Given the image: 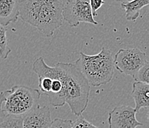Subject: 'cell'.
<instances>
[{
	"label": "cell",
	"instance_id": "cell-1",
	"mask_svg": "<svg viewBox=\"0 0 149 128\" xmlns=\"http://www.w3.org/2000/svg\"><path fill=\"white\" fill-rule=\"evenodd\" d=\"M19 5L20 19L36 28L47 37L53 36L62 26L64 1L24 0L19 1Z\"/></svg>",
	"mask_w": 149,
	"mask_h": 128
},
{
	"label": "cell",
	"instance_id": "cell-2",
	"mask_svg": "<svg viewBox=\"0 0 149 128\" xmlns=\"http://www.w3.org/2000/svg\"><path fill=\"white\" fill-rule=\"evenodd\" d=\"M74 64L93 87L108 84L113 79L114 59L111 51L105 47L99 53L92 56L80 52L79 59Z\"/></svg>",
	"mask_w": 149,
	"mask_h": 128
},
{
	"label": "cell",
	"instance_id": "cell-3",
	"mask_svg": "<svg viewBox=\"0 0 149 128\" xmlns=\"http://www.w3.org/2000/svg\"><path fill=\"white\" fill-rule=\"evenodd\" d=\"M65 78L66 103L77 117L86 110L90 96V84L74 63L63 62Z\"/></svg>",
	"mask_w": 149,
	"mask_h": 128
},
{
	"label": "cell",
	"instance_id": "cell-4",
	"mask_svg": "<svg viewBox=\"0 0 149 128\" xmlns=\"http://www.w3.org/2000/svg\"><path fill=\"white\" fill-rule=\"evenodd\" d=\"M2 110L6 116L24 117L38 106L41 96L39 89L24 85H15L5 90Z\"/></svg>",
	"mask_w": 149,
	"mask_h": 128
},
{
	"label": "cell",
	"instance_id": "cell-5",
	"mask_svg": "<svg viewBox=\"0 0 149 128\" xmlns=\"http://www.w3.org/2000/svg\"><path fill=\"white\" fill-rule=\"evenodd\" d=\"M32 70L40 77H51L53 79L52 87L48 99L50 103L55 107L64 106L65 99V78L63 62H58L54 67L46 64L43 57H39L33 63Z\"/></svg>",
	"mask_w": 149,
	"mask_h": 128
},
{
	"label": "cell",
	"instance_id": "cell-6",
	"mask_svg": "<svg viewBox=\"0 0 149 128\" xmlns=\"http://www.w3.org/2000/svg\"><path fill=\"white\" fill-rule=\"evenodd\" d=\"M146 53L137 48L120 49L114 56V66L124 75L135 79L139 70L147 62Z\"/></svg>",
	"mask_w": 149,
	"mask_h": 128
},
{
	"label": "cell",
	"instance_id": "cell-7",
	"mask_svg": "<svg viewBox=\"0 0 149 128\" xmlns=\"http://www.w3.org/2000/svg\"><path fill=\"white\" fill-rule=\"evenodd\" d=\"M62 17L70 27H77L81 22L98 25L92 13L90 1L88 0L64 1Z\"/></svg>",
	"mask_w": 149,
	"mask_h": 128
},
{
	"label": "cell",
	"instance_id": "cell-8",
	"mask_svg": "<svg viewBox=\"0 0 149 128\" xmlns=\"http://www.w3.org/2000/svg\"><path fill=\"white\" fill-rule=\"evenodd\" d=\"M135 108L128 105L114 107L108 113V122L109 128H136L143 126L136 117Z\"/></svg>",
	"mask_w": 149,
	"mask_h": 128
},
{
	"label": "cell",
	"instance_id": "cell-9",
	"mask_svg": "<svg viewBox=\"0 0 149 128\" xmlns=\"http://www.w3.org/2000/svg\"><path fill=\"white\" fill-rule=\"evenodd\" d=\"M52 122L50 107L38 105L23 117V127L24 128H50Z\"/></svg>",
	"mask_w": 149,
	"mask_h": 128
},
{
	"label": "cell",
	"instance_id": "cell-10",
	"mask_svg": "<svg viewBox=\"0 0 149 128\" xmlns=\"http://www.w3.org/2000/svg\"><path fill=\"white\" fill-rule=\"evenodd\" d=\"M19 18V1L0 0V25L7 27Z\"/></svg>",
	"mask_w": 149,
	"mask_h": 128
},
{
	"label": "cell",
	"instance_id": "cell-11",
	"mask_svg": "<svg viewBox=\"0 0 149 128\" xmlns=\"http://www.w3.org/2000/svg\"><path fill=\"white\" fill-rule=\"evenodd\" d=\"M131 95L134 100L136 113L142 108H149V84L135 82L132 84Z\"/></svg>",
	"mask_w": 149,
	"mask_h": 128
},
{
	"label": "cell",
	"instance_id": "cell-12",
	"mask_svg": "<svg viewBox=\"0 0 149 128\" xmlns=\"http://www.w3.org/2000/svg\"><path fill=\"white\" fill-rule=\"evenodd\" d=\"M149 5V0L126 1L121 3L122 8L125 11V17L128 21H136L139 17L141 9Z\"/></svg>",
	"mask_w": 149,
	"mask_h": 128
},
{
	"label": "cell",
	"instance_id": "cell-13",
	"mask_svg": "<svg viewBox=\"0 0 149 128\" xmlns=\"http://www.w3.org/2000/svg\"><path fill=\"white\" fill-rule=\"evenodd\" d=\"M10 52L11 49L9 48L7 38V28L0 25V57L2 59H6Z\"/></svg>",
	"mask_w": 149,
	"mask_h": 128
},
{
	"label": "cell",
	"instance_id": "cell-14",
	"mask_svg": "<svg viewBox=\"0 0 149 128\" xmlns=\"http://www.w3.org/2000/svg\"><path fill=\"white\" fill-rule=\"evenodd\" d=\"M0 128H24L23 117L5 116L0 120Z\"/></svg>",
	"mask_w": 149,
	"mask_h": 128
},
{
	"label": "cell",
	"instance_id": "cell-15",
	"mask_svg": "<svg viewBox=\"0 0 149 128\" xmlns=\"http://www.w3.org/2000/svg\"><path fill=\"white\" fill-rule=\"evenodd\" d=\"M134 80L136 82L149 84V62H147L146 64L139 70Z\"/></svg>",
	"mask_w": 149,
	"mask_h": 128
},
{
	"label": "cell",
	"instance_id": "cell-16",
	"mask_svg": "<svg viewBox=\"0 0 149 128\" xmlns=\"http://www.w3.org/2000/svg\"><path fill=\"white\" fill-rule=\"evenodd\" d=\"M74 122L70 119L56 118L53 120L50 128H73Z\"/></svg>",
	"mask_w": 149,
	"mask_h": 128
},
{
	"label": "cell",
	"instance_id": "cell-17",
	"mask_svg": "<svg viewBox=\"0 0 149 128\" xmlns=\"http://www.w3.org/2000/svg\"><path fill=\"white\" fill-rule=\"evenodd\" d=\"M73 128H99L95 125L87 121L82 116L77 117L75 122H74Z\"/></svg>",
	"mask_w": 149,
	"mask_h": 128
},
{
	"label": "cell",
	"instance_id": "cell-18",
	"mask_svg": "<svg viewBox=\"0 0 149 128\" xmlns=\"http://www.w3.org/2000/svg\"><path fill=\"white\" fill-rule=\"evenodd\" d=\"M90 4L93 16V17H97V11L105 4V2L102 1V0H91Z\"/></svg>",
	"mask_w": 149,
	"mask_h": 128
},
{
	"label": "cell",
	"instance_id": "cell-19",
	"mask_svg": "<svg viewBox=\"0 0 149 128\" xmlns=\"http://www.w3.org/2000/svg\"><path fill=\"white\" fill-rule=\"evenodd\" d=\"M5 101V91L0 93V110L2 109V104Z\"/></svg>",
	"mask_w": 149,
	"mask_h": 128
},
{
	"label": "cell",
	"instance_id": "cell-20",
	"mask_svg": "<svg viewBox=\"0 0 149 128\" xmlns=\"http://www.w3.org/2000/svg\"><path fill=\"white\" fill-rule=\"evenodd\" d=\"M6 115H5V113L3 112V110H2V109H1V110H0V120L2 119V118H3Z\"/></svg>",
	"mask_w": 149,
	"mask_h": 128
},
{
	"label": "cell",
	"instance_id": "cell-21",
	"mask_svg": "<svg viewBox=\"0 0 149 128\" xmlns=\"http://www.w3.org/2000/svg\"><path fill=\"white\" fill-rule=\"evenodd\" d=\"M147 119H148V121L149 122V111L148 112V113H147Z\"/></svg>",
	"mask_w": 149,
	"mask_h": 128
},
{
	"label": "cell",
	"instance_id": "cell-22",
	"mask_svg": "<svg viewBox=\"0 0 149 128\" xmlns=\"http://www.w3.org/2000/svg\"><path fill=\"white\" fill-rule=\"evenodd\" d=\"M148 8H149V5H148Z\"/></svg>",
	"mask_w": 149,
	"mask_h": 128
}]
</instances>
